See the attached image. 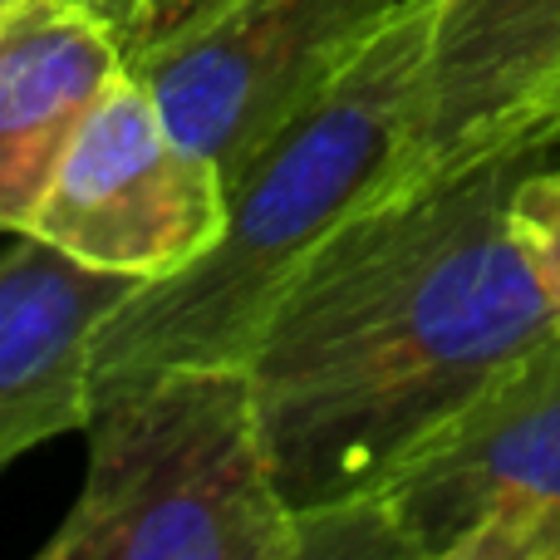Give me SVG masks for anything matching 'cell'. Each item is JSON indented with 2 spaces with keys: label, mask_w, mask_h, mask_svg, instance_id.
<instances>
[{
  "label": "cell",
  "mask_w": 560,
  "mask_h": 560,
  "mask_svg": "<svg viewBox=\"0 0 560 560\" xmlns=\"http://www.w3.org/2000/svg\"><path fill=\"white\" fill-rule=\"evenodd\" d=\"M217 0H143L133 15V25L124 30V49L128 55H138V49L158 45V39L177 35L183 25H192L197 15H207Z\"/></svg>",
  "instance_id": "7c38bea8"
},
{
  "label": "cell",
  "mask_w": 560,
  "mask_h": 560,
  "mask_svg": "<svg viewBox=\"0 0 560 560\" xmlns=\"http://www.w3.org/2000/svg\"><path fill=\"white\" fill-rule=\"evenodd\" d=\"M556 89L560 0H433L413 173L541 124Z\"/></svg>",
  "instance_id": "ba28073f"
},
{
  "label": "cell",
  "mask_w": 560,
  "mask_h": 560,
  "mask_svg": "<svg viewBox=\"0 0 560 560\" xmlns=\"http://www.w3.org/2000/svg\"><path fill=\"white\" fill-rule=\"evenodd\" d=\"M506 226H512V242L522 252L526 271L551 305V319L560 325V128L551 153L536 158L516 177L512 202H506Z\"/></svg>",
  "instance_id": "8fae6325"
},
{
  "label": "cell",
  "mask_w": 560,
  "mask_h": 560,
  "mask_svg": "<svg viewBox=\"0 0 560 560\" xmlns=\"http://www.w3.org/2000/svg\"><path fill=\"white\" fill-rule=\"evenodd\" d=\"M128 49L89 0H10L0 15V236L30 226L89 108Z\"/></svg>",
  "instance_id": "9c48e42d"
},
{
  "label": "cell",
  "mask_w": 560,
  "mask_h": 560,
  "mask_svg": "<svg viewBox=\"0 0 560 560\" xmlns=\"http://www.w3.org/2000/svg\"><path fill=\"white\" fill-rule=\"evenodd\" d=\"M89 5H94L98 15L118 30V39H124V30L133 25V15H138V5H143V0H89Z\"/></svg>",
  "instance_id": "4fadbf2b"
},
{
  "label": "cell",
  "mask_w": 560,
  "mask_h": 560,
  "mask_svg": "<svg viewBox=\"0 0 560 560\" xmlns=\"http://www.w3.org/2000/svg\"><path fill=\"white\" fill-rule=\"evenodd\" d=\"M84 492L39 560H295L246 364L89 384Z\"/></svg>",
  "instance_id": "3957f363"
},
{
  "label": "cell",
  "mask_w": 560,
  "mask_h": 560,
  "mask_svg": "<svg viewBox=\"0 0 560 560\" xmlns=\"http://www.w3.org/2000/svg\"><path fill=\"white\" fill-rule=\"evenodd\" d=\"M5 5H10V0H0V15H5Z\"/></svg>",
  "instance_id": "9a60e30c"
},
{
  "label": "cell",
  "mask_w": 560,
  "mask_h": 560,
  "mask_svg": "<svg viewBox=\"0 0 560 560\" xmlns=\"http://www.w3.org/2000/svg\"><path fill=\"white\" fill-rule=\"evenodd\" d=\"M433 0L384 30L226 177L217 242L173 276L138 280L104 315L89 384L167 364H246L295 271L359 207L413 173Z\"/></svg>",
  "instance_id": "7a4b0ae2"
},
{
  "label": "cell",
  "mask_w": 560,
  "mask_h": 560,
  "mask_svg": "<svg viewBox=\"0 0 560 560\" xmlns=\"http://www.w3.org/2000/svg\"><path fill=\"white\" fill-rule=\"evenodd\" d=\"M556 148L522 128L359 207L266 315L246 374L290 512L378 492L418 443L556 329L506 226Z\"/></svg>",
  "instance_id": "6da1fadb"
},
{
  "label": "cell",
  "mask_w": 560,
  "mask_h": 560,
  "mask_svg": "<svg viewBox=\"0 0 560 560\" xmlns=\"http://www.w3.org/2000/svg\"><path fill=\"white\" fill-rule=\"evenodd\" d=\"M378 492L413 560H560V325Z\"/></svg>",
  "instance_id": "277c9868"
},
{
  "label": "cell",
  "mask_w": 560,
  "mask_h": 560,
  "mask_svg": "<svg viewBox=\"0 0 560 560\" xmlns=\"http://www.w3.org/2000/svg\"><path fill=\"white\" fill-rule=\"evenodd\" d=\"M226 177L192 148L138 74L89 108L25 232L94 271L158 280L217 242Z\"/></svg>",
  "instance_id": "8992f818"
},
{
  "label": "cell",
  "mask_w": 560,
  "mask_h": 560,
  "mask_svg": "<svg viewBox=\"0 0 560 560\" xmlns=\"http://www.w3.org/2000/svg\"><path fill=\"white\" fill-rule=\"evenodd\" d=\"M404 0H217L177 35L128 55L167 124L232 177L319 94Z\"/></svg>",
  "instance_id": "5b68a950"
},
{
  "label": "cell",
  "mask_w": 560,
  "mask_h": 560,
  "mask_svg": "<svg viewBox=\"0 0 560 560\" xmlns=\"http://www.w3.org/2000/svg\"><path fill=\"white\" fill-rule=\"evenodd\" d=\"M295 560H413L384 492H354L295 512Z\"/></svg>",
  "instance_id": "30bf717a"
},
{
  "label": "cell",
  "mask_w": 560,
  "mask_h": 560,
  "mask_svg": "<svg viewBox=\"0 0 560 560\" xmlns=\"http://www.w3.org/2000/svg\"><path fill=\"white\" fill-rule=\"evenodd\" d=\"M133 276L94 271L30 232L0 246V467L89 413V349Z\"/></svg>",
  "instance_id": "52a82bcc"
},
{
  "label": "cell",
  "mask_w": 560,
  "mask_h": 560,
  "mask_svg": "<svg viewBox=\"0 0 560 560\" xmlns=\"http://www.w3.org/2000/svg\"><path fill=\"white\" fill-rule=\"evenodd\" d=\"M556 128H560V124H556Z\"/></svg>",
  "instance_id": "2e32d148"
},
{
  "label": "cell",
  "mask_w": 560,
  "mask_h": 560,
  "mask_svg": "<svg viewBox=\"0 0 560 560\" xmlns=\"http://www.w3.org/2000/svg\"><path fill=\"white\" fill-rule=\"evenodd\" d=\"M546 118H551V124H560V89H556V98H551V108H546Z\"/></svg>",
  "instance_id": "5bb4252c"
}]
</instances>
